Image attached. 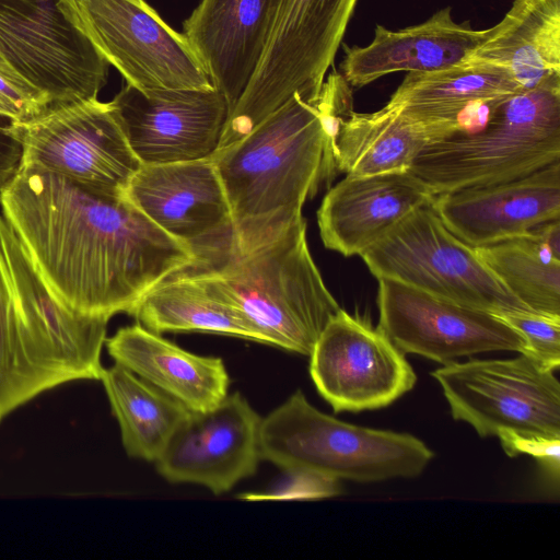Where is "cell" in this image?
<instances>
[{
  "instance_id": "19",
  "label": "cell",
  "mask_w": 560,
  "mask_h": 560,
  "mask_svg": "<svg viewBox=\"0 0 560 560\" xmlns=\"http://www.w3.org/2000/svg\"><path fill=\"white\" fill-rule=\"evenodd\" d=\"M281 0H200L183 23L229 114L246 90L271 35Z\"/></svg>"
},
{
  "instance_id": "11",
  "label": "cell",
  "mask_w": 560,
  "mask_h": 560,
  "mask_svg": "<svg viewBox=\"0 0 560 560\" xmlns=\"http://www.w3.org/2000/svg\"><path fill=\"white\" fill-rule=\"evenodd\" d=\"M553 372L520 353L508 360L454 361L432 376L453 418L482 438L513 433L560 439V384Z\"/></svg>"
},
{
  "instance_id": "5",
  "label": "cell",
  "mask_w": 560,
  "mask_h": 560,
  "mask_svg": "<svg viewBox=\"0 0 560 560\" xmlns=\"http://www.w3.org/2000/svg\"><path fill=\"white\" fill-rule=\"evenodd\" d=\"M560 161V75L490 105L469 131L428 143L410 172L434 195L508 182Z\"/></svg>"
},
{
  "instance_id": "10",
  "label": "cell",
  "mask_w": 560,
  "mask_h": 560,
  "mask_svg": "<svg viewBox=\"0 0 560 560\" xmlns=\"http://www.w3.org/2000/svg\"><path fill=\"white\" fill-rule=\"evenodd\" d=\"M22 149L21 164L57 173L86 188L120 195L141 162L112 102L54 104L7 128Z\"/></svg>"
},
{
  "instance_id": "13",
  "label": "cell",
  "mask_w": 560,
  "mask_h": 560,
  "mask_svg": "<svg viewBox=\"0 0 560 560\" xmlns=\"http://www.w3.org/2000/svg\"><path fill=\"white\" fill-rule=\"evenodd\" d=\"M377 280L378 329L402 353L445 365L483 352H525L523 337L492 313L392 278Z\"/></svg>"
},
{
  "instance_id": "31",
  "label": "cell",
  "mask_w": 560,
  "mask_h": 560,
  "mask_svg": "<svg viewBox=\"0 0 560 560\" xmlns=\"http://www.w3.org/2000/svg\"><path fill=\"white\" fill-rule=\"evenodd\" d=\"M505 453L513 457L527 454L535 457L551 474L559 477L560 439L521 436L513 433L498 435Z\"/></svg>"
},
{
  "instance_id": "22",
  "label": "cell",
  "mask_w": 560,
  "mask_h": 560,
  "mask_svg": "<svg viewBox=\"0 0 560 560\" xmlns=\"http://www.w3.org/2000/svg\"><path fill=\"white\" fill-rule=\"evenodd\" d=\"M490 32L491 27L474 30L469 21L456 23L450 7L398 31L376 24L368 46L343 45L341 74L351 88L361 89L394 72L441 69L466 60Z\"/></svg>"
},
{
  "instance_id": "21",
  "label": "cell",
  "mask_w": 560,
  "mask_h": 560,
  "mask_svg": "<svg viewBox=\"0 0 560 560\" xmlns=\"http://www.w3.org/2000/svg\"><path fill=\"white\" fill-rule=\"evenodd\" d=\"M521 91L505 69L464 60L432 71L408 72L386 106L424 127L436 141L478 127L481 121L470 114L472 108Z\"/></svg>"
},
{
  "instance_id": "4",
  "label": "cell",
  "mask_w": 560,
  "mask_h": 560,
  "mask_svg": "<svg viewBox=\"0 0 560 560\" xmlns=\"http://www.w3.org/2000/svg\"><path fill=\"white\" fill-rule=\"evenodd\" d=\"M194 256L178 271L241 312L271 346L310 355L340 310L310 253L304 218L248 250L228 241Z\"/></svg>"
},
{
  "instance_id": "12",
  "label": "cell",
  "mask_w": 560,
  "mask_h": 560,
  "mask_svg": "<svg viewBox=\"0 0 560 560\" xmlns=\"http://www.w3.org/2000/svg\"><path fill=\"white\" fill-rule=\"evenodd\" d=\"M108 67L60 0H0V70L43 91L51 105L97 98Z\"/></svg>"
},
{
  "instance_id": "8",
  "label": "cell",
  "mask_w": 560,
  "mask_h": 560,
  "mask_svg": "<svg viewBox=\"0 0 560 560\" xmlns=\"http://www.w3.org/2000/svg\"><path fill=\"white\" fill-rule=\"evenodd\" d=\"M371 273L494 315L530 311L431 203L410 212L361 255Z\"/></svg>"
},
{
  "instance_id": "25",
  "label": "cell",
  "mask_w": 560,
  "mask_h": 560,
  "mask_svg": "<svg viewBox=\"0 0 560 560\" xmlns=\"http://www.w3.org/2000/svg\"><path fill=\"white\" fill-rule=\"evenodd\" d=\"M474 248L530 311L560 317V220Z\"/></svg>"
},
{
  "instance_id": "3",
  "label": "cell",
  "mask_w": 560,
  "mask_h": 560,
  "mask_svg": "<svg viewBox=\"0 0 560 560\" xmlns=\"http://www.w3.org/2000/svg\"><path fill=\"white\" fill-rule=\"evenodd\" d=\"M108 320L65 306L0 214V422L46 390L97 380Z\"/></svg>"
},
{
  "instance_id": "26",
  "label": "cell",
  "mask_w": 560,
  "mask_h": 560,
  "mask_svg": "<svg viewBox=\"0 0 560 560\" xmlns=\"http://www.w3.org/2000/svg\"><path fill=\"white\" fill-rule=\"evenodd\" d=\"M129 314L156 334L202 331L270 345L241 312L210 294L195 277L178 270L148 290Z\"/></svg>"
},
{
  "instance_id": "16",
  "label": "cell",
  "mask_w": 560,
  "mask_h": 560,
  "mask_svg": "<svg viewBox=\"0 0 560 560\" xmlns=\"http://www.w3.org/2000/svg\"><path fill=\"white\" fill-rule=\"evenodd\" d=\"M261 417L238 392L207 411H189L155 460L172 483H195L213 494L255 475L261 459Z\"/></svg>"
},
{
  "instance_id": "6",
  "label": "cell",
  "mask_w": 560,
  "mask_h": 560,
  "mask_svg": "<svg viewBox=\"0 0 560 560\" xmlns=\"http://www.w3.org/2000/svg\"><path fill=\"white\" fill-rule=\"evenodd\" d=\"M261 459L293 474L384 481L419 476L433 452L418 438L346 423L323 413L301 390L261 418Z\"/></svg>"
},
{
  "instance_id": "27",
  "label": "cell",
  "mask_w": 560,
  "mask_h": 560,
  "mask_svg": "<svg viewBox=\"0 0 560 560\" xmlns=\"http://www.w3.org/2000/svg\"><path fill=\"white\" fill-rule=\"evenodd\" d=\"M431 141L424 127L386 105L374 113L351 110L336 133V165L346 175L409 171Z\"/></svg>"
},
{
  "instance_id": "24",
  "label": "cell",
  "mask_w": 560,
  "mask_h": 560,
  "mask_svg": "<svg viewBox=\"0 0 560 560\" xmlns=\"http://www.w3.org/2000/svg\"><path fill=\"white\" fill-rule=\"evenodd\" d=\"M466 60L505 69L522 90L560 75V0H514Z\"/></svg>"
},
{
  "instance_id": "18",
  "label": "cell",
  "mask_w": 560,
  "mask_h": 560,
  "mask_svg": "<svg viewBox=\"0 0 560 560\" xmlns=\"http://www.w3.org/2000/svg\"><path fill=\"white\" fill-rule=\"evenodd\" d=\"M431 206L471 247L524 234L560 219V161L516 179L435 195Z\"/></svg>"
},
{
  "instance_id": "9",
  "label": "cell",
  "mask_w": 560,
  "mask_h": 560,
  "mask_svg": "<svg viewBox=\"0 0 560 560\" xmlns=\"http://www.w3.org/2000/svg\"><path fill=\"white\" fill-rule=\"evenodd\" d=\"M60 7L127 84L141 91L214 88L183 33L144 0H60Z\"/></svg>"
},
{
  "instance_id": "15",
  "label": "cell",
  "mask_w": 560,
  "mask_h": 560,
  "mask_svg": "<svg viewBox=\"0 0 560 560\" xmlns=\"http://www.w3.org/2000/svg\"><path fill=\"white\" fill-rule=\"evenodd\" d=\"M110 102L141 164L211 158L229 116L215 88L141 91L126 83Z\"/></svg>"
},
{
  "instance_id": "14",
  "label": "cell",
  "mask_w": 560,
  "mask_h": 560,
  "mask_svg": "<svg viewBox=\"0 0 560 560\" xmlns=\"http://www.w3.org/2000/svg\"><path fill=\"white\" fill-rule=\"evenodd\" d=\"M310 374L336 412L386 407L411 390L417 375L380 329L340 308L310 354Z\"/></svg>"
},
{
  "instance_id": "1",
  "label": "cell",
  "mask_w": 560,
  "mask_h": 560,
  "mask_svg": "<svg viewBox=\"0 0 560 560\" xmlns=\"http://www.w3.org/2000/svg\"><path fill=\"white\" fill-rule=\"evenodd\" d=\"M0 205L52 294L79 314H129L148 290L195 259L125 194L38 167L20 163Z\"/></svg>"
},
{
  "instance_id": "23",
  "label": "cell",
  "mask_w": 560,
  "mask_h": 560,
  "mask_svg": "<svg viewBox=\"0 0 560 560\" xmlns=\"http://www.w3.org/2000/svg\"><path fill=\"white\" fill-rule=\"evenodd\" d=\"M105 346L115 363L189 411H207L228 396L230 377L221 358L191 353L138 323L118 329Z\"/></svg>"
},
{
  "instance_id": "29",
  "label": "cell",
  "mask_w": 560,
  "mask_h": 560,
  "mask_svg": "<svg viewBox=\"0 0 560 560\" xmlns=\"http://www.w3.org/2000/svg\"><path fill=\"white\" fill-rule=\"evenodd\" d=\"M525 341V354L556 371L560 366V317L515 312L497 315Z\"/></svg>"
},
{
  "instance_id": "7",
  "label": "cell",
  "mask_w": 560,
  "mask_h": 560,
  "mask_svg": "<svg viewBox=\"0 0 560 560\" xmlns=\"http://www.w3.org/2000/svg\"><path fill=\"white\" fill-rule=\"evenodd\" d=\"M358 0H281L259 65L230 112L220 148L248 135L294 93L317 95Z\"/></svg>"
},
{
  "instance_id": "20",
  "label": "cell",
  "mask_w": 560,
  "mask_h": 560,
  "mask_svg": "<svg viewBox=\"0 0 560 560\" xmlns=\"http://www.w3.org/2000/svg\"><path fill=\"white\" fill-rule=\"evenodd\" d=\"M434 194L410 171L346 175L325 195L317 210L326 248L343 256L361 255L384 233Z\"/></svg>"
},
{
  "instance_id": "17",
  "label": "cell",
  "mask_w": 560,
  "mask_h": 560,
  "mask_svg": "<svg viewBox=\"0 0 560 560\" xmlns=\"http://www.w3.org/2000/svg\"><path fill=\"white\" fill-rule=\"evenodd\" d=\"M125 196L192 253L220 246L232 237L230 205L211 158L142 164Z\"/></svg>"
},
{
  "instance_id": "30",
  "label": "cell",
  "mask_w": 560,
  "mask_h": 560,
  "mask_svg": "<svg viewBox=\"0 0 560 560\" xmlns=\"http://www.w3.org/2000/svg\"><path fill=\"white\" fill-rule=\"evenodd\" d=\"M51 105L47 94L0 70V116L11 121L31 119Z\"/></svg>"
},
{
  "instance_id": "28",
  "label": "cell",
  "mask_w": 560,
  "mask_h": 560,
  "mask_svg": "<svg viewBox=\"0 0 560 560\" xmlns=\"http://www.w3.org/2000/svg\"><path fill=\"white\" fill-rule=\"evenodd\" d=\"M101 381L127 455L155 463L189 410L118 363Z\"/></svg>"
},
{
  "instance_id": "2",
  "label": "cell",
  "mask_w": 560,
  "mask_h": 560,
  "mask_svg": "<svg viewBox=\"0 0 560 560\" xmlns=\"http://www.w3.org/2000/svg\"><path fill=\"white\" fill-rule=\"evenodd\" d=\"M351 89L332 71L317 95L294 93L244 138L214 152L232 214L230 245L248 250L278 236L339 174L335 138L353 110Z\"/></svg>"
}]
</instances>
